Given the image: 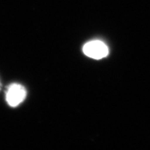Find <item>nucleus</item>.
Here are the masks:
<instances>
[{
  "label": "nucleus",
  "mask_w": 150,
  "mask_h": 150,
  "mask_svg": "<svg viewBox=\"0 0 150 150\" xmlns=\"http://www.w3.org/2000/svg\"><path fill=\"white\" fill-rule=\"evenodd\" d=\"M26 97V91L21 84L13 83L10 85L6 93V101L9 106L17 107L22 103Z\"/></svg>",
  "instance_id": "nucleus-2"
},
{
  "label": "nucleus",
  "mask_w": 150,
  "mask_h": 150,
  "mask_svg": "<svg viewBox=\"0 0 150 150\" xmlns=\"http://www.w3.org/2000/svg\"><path fill=\"white\" fill-rule=\"evenodd\" d=\"M83 52L87 57L99 60L108 55L109 49L104 42L99 40H93L85 44Z\"/></svg>",
  "instance_id": "nucleus-1"
}]
</instances>
